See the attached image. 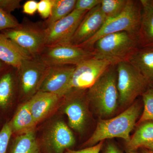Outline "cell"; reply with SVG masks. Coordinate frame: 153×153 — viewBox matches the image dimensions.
Wrapping results in <instances>:
<instances>
[{
    "label": "cell",
    "mask_w": 153,
    "mask_h": 153,
    "mask_svg": "<svg viewBox=\"0 0 153 153\" xmlns=\"http://www.w3.org/2000/svg\"><path fill=\"white\" fill-rule=\"evenodd\" d=\"M141 108L140 103L135 102L115 117L99 120L95 131L85 146H91L104 140L114 138H120L126 143L128 142L131 132L136 125Z\"/></svg>",
    "instance_id": "1"
},
{
    "label": "cell",
    "mask_w": 153,
    "mask_h": 153,
    "mask_svg": "<svg viewBox=\"0 0 153 153\" xmlns=\"http://www.w3.org/2000/svg\"><path fill=\"white\" fill-rule=\"evenodd\" d=\"M114 66L107 69L86 92L88 100L102 118L114 113L118 103L117 73Z\"/></svg>",
    "instance_id": "2"
},
{
    "label": "cell",
    "mask_w": 153,
    "mask_h": 153,
    "mask_svg": "<svg viewBox=\"0 0 153 153\" xmlns=\"http://www.w3.org/2000/svg\"><path fill=\"white\" fill-rule=\"evenodd\" d=\"M138 48L137 37L125 32L112 33L100 38L93 47L95 59L110 61L116 66L127 61Z\"/></svg>",
    "instance_id": "3"
},
{
    "label": "cell",
    "mask_w": 153,
    "mask_h": 153,
    "mask_svg": "<svg viewBox=\"0 0 153 153\" xmlns=\"http://www.w3.org/2000/svg\"><path fill=\"white\" fill-rule=\"evenodd\" d=\"M141 11L140 1L128 0L125 8L120 14L107 20L101 29L93 38L79 47L92 51L94 44L100 38L119 32H127L137 38L140 24Z\"/></svg>",
    "instance_id": "4"
},
{
    "label": "cell",
    "mask_w": 153,
    "mask_h": 153,
    "mask_svg": "<svg viewBox=\"0 0 153 153\" xmlns=\"http://www.w3.org/2000/svg\"><path fill=\"white\" fill-rule=\"evenodd\" d=\"M118 103L121 106L133 104L152 84L138 70L127 61L116 65Z\"/></svg>",
    "instance_id": "5"
},
{
    "label": "cell",
    "mask_w": 153,
    "mask_h": 153,
    "mask_svg": "<svg viewBox=\"0 0 153 153\" xmlns=\"http://www.w3.org/2000/svg\"><path fill=\"white\" fill-rule=\"evenodd\" d=\"M1 33L31 56L40 55L46 47L47 30L42 24L23 22L17 27Z\"/></svg>",
    "instance_id": "6"
},
{
    "label": "cell",
    "mask_w": 153,
    "mask_h": 153,
    "mask_svg": "<svg viewBox=\"0 0 153 153\" xmlns=\"http://www.w3.org/2000/svg\"><path fill=\"white\" fill-rule=\"evenodd\" d=\"M49 66L39 56L24 60L17 69L19 96L30 99L39 91Z\"/></svg>",
    "instance_id": "7"
},
{
    "label": "cell",
    "mask_w": 153,
    "mask_h": 153,
    "mask_svg": "<svg viewBox=\"0 0 153 153\" xmlns=\"http://www.w3.org/2000/svg\"><path fill=\"white\" fill-rule=\"evenodd\" d=\"M92 51L69 44H60L46 46L40 55V58L49 66H76L93 57Z\"/></svg>",
    "instance_id": "8"
},
{
    "label": "cell",
    "mask_w": 153,
    "mask_h": 153,
    "mask_svg": "<svg viewBox=\"0 0 153 153\" xmlns=\"http://www.w3.org/2000/svg\"><path fill=\"white\" fill-rule=\"evenodd\" d=\"M112 66L110 61L94 57L82 61L75 66L66 94L72 91L87 90Z\"/></svg>",
    "instance_id": "9"
},
{
    "label": "cell",
    "mask_w": 153,
    "mask_h": 153,
    "mask_svg": "<svg viewBox=\"0 0 153 153\" xmlns=\"http://www.w3.org/2000/svg\"><path fill=\"white\" fill-rule=\"evenodd\" d=\"M87 12L74 9L68 16L46 29V46L69 44L76 28Z\"/></svg>",
    "instance_id": "10"
},
{
    "label": "cell",
    "mask_w": 153,
    "mask_h": 153,
    "mask_svg": "<svg viewBox=\"0 0 153 153\" xmlns=\"http://www.w3.org/2000/svg\"><path fill=\"white\" fill-rule=\"evenodd\" d=\"M86 90L72 91L63 97L66 98L63 112L68 117V126L79 133L83 130L87 121V111L84 104L87 98Z\"/></svg>",
    "instance_id": "11"
},
{
    "label": "cell",
    "mask_w": 153,
    "mask_h": 153,
    "mask_svg": "<svg viewBox=\"0 0 153 153\" xmlns=\"http://www.w3.org/2000/svg\"><path fill=\"white\" fill-rule=\"evenodd\" d=\"M75 66H49L39 91L55 94L61 98L63 97L67 91Z\"/></svg>",
    "instance_id": "12"
},
{
    "label": "cell",
    "mask_w": 153,
    "mask_h": 153,
    "mask_svg": "<svg viewBox=\"0 0 153 153\" xmlns=\"http://www.w3.org/2000/svg\"><path fill=\"white\" fill-rule=\"evenodd\" d=\"M46 147L53 153H64L74 146L75 138L65 123L57 120L46 131L44 137Z\"/></svg>",
    "instance_id": "13"
},
{
    "label": "cell",
    "mask_w": 153,
    "mask_h": 153,
    "mask_svg": "<svg viewBox=\"0 0 153 153\" xmlns=\"http://www.w3.org/2000/svg\"><path fill=\"white\" fill-rule=\"evenodd\" d=\"M100 5L88 11L76 28L69 44L79 46L93 38L106 21Z\"/></svg>",
    "instance_id": "14"
},
{
    "label": "cell",
    "mask_w": 153,
    "mask_h": 153,
    "mask_svg": "<svg viewBox=\"0 0 153 153\" xmlns=\"http://www.w3.org/2000/svg\"><path fill=\"white\" fill-rule=\"evenodd\" d=\"M19 94L17 69L11 67L0 78V121L12 109Z\"/></svg>",
    "instance_id": "15"
},
{
    "label": "cell",
    "mask_w": 153,
    "mask_h": 153,
    "mask_svg": "<svg viewBox=\"0 0 153 153\" xmlns=\"http://www.w3.org/2000/svg\"><path fill=\"white\" fill-rule=\"evenodd\" d=\"M140 24L137 36L138 48L153 47V0H140Z\"/></svg>",
    "instance_id": "16"
},
{
    "label": "cell",
    "mask_w": 153,
    "mask_h": 153,
    "mask_svg": "<svg viewBox=\"0 0 153 153\" xmlns=\"http://www.w3.org/2000/svg\"><path fill=\"white\" fill-rule=\"evenodd\" d=\"M61 98L55 94L38 91L28 100L30 111L36 123L46 117Z\"/></svg>",
    "instance_id": "17"
},
{
    "label": "cell",
    "mask_w": 153,
    "mask_h": 153,
    "mask_svg": "<svg viewBox=\"0 0 153 153\" xmlns=\"http://www.w3.org/2000/svg\"><path fill=\"white\" fill-rule=\"evenodd\" d=\"M31 57L0 32V60L18 69L24 60Z\"/></svg>",
    "instance_id": "18"
},
{
    "label": "cell",
    "mask_w": 153,
    "mask_h": 153,
    "mask_svg": "<svg viewBox=\"0 0 153 153\" xmlns=\"http://www.w3.org/2000/svg\"><path fill=\"white\" fill-rule=\"evenodd\" d=\"M9 122L12 129L13 136L34 131L37 124L30 111L27 101L18 108Z\"/></svg>",
    "instance_id": "19"
},
{
    "label": "cell",
    "mask_w": 153,
    "mask_h": 153,
    "mask_svg": "<svg viewBox=\"0 0 153 153\" xmlns=\"http://www.w3.org/2000/svg\"><path fill=\"white\" fill-rule=\"evenodd\" d=\"M127 61L153 84V47L137 48Z\"/></svg>",
    "instance_id": "20"
},
{
    "label": "cell",
    "mask_w": 153,
    "mask_h": 153,
    "mask_svg": "<svg viewBox=\"0 0 153 153\" xmlns=\"http://www.w3.org/2000/svg\"><path fill=\"white\" fill-rule=\"evenodd\" d=\"M8 153H41L35 131L15 136Z\"/></svg>",
    "instance_id": "21"
},
{
    "label": "cell",
    "mask_w": 153,
    "mask_h": 153,
    "mask_svg": "<svg viewBox=\"0 0 153 153\" xmlns=\"http://www.w3.org/2000/svg\"><path fill=\"white\" fill-rule=\"evenodd\" d=\"M153 142V121H146L138 125L137 128L127 143L128 151H135Z\"/></svg>",
    "instance_id": "22"
},
{
    "label": "cell",
    "mask_w": 153,
    "mask_h": 153,
    "mask_svg": "<svg viewBox=\"0 0 153 153\" xmlns=\"http://www.w3.org/2000/svg\"><path fill=\"white\" fill-rule=\"evenodd\" d=\"M76 0H54L52 14L42 23L47 29L55 22L68 16L74 10Z\"/></svg>",
    "instance_id": "23"
},
{
    "label": "cell",
    "mask_w": 153,
    "mask_h": 153,
    "mask_svg": "<svg viewBox=\"0 0 153 153\" xmlns=\"http://www.w3.org/2000/svg\"><path fill=\"white\" fill-rule=\"evenodd\" d=\"M128 0H101L100 5L106 20L117 16L122 12Z\"/></svg>",
    "instance_id": "24"
},
{
    "label": "cell",
    "mask_w": 153,
    "mask_h": 153,
    "mask_svg": "<svg viewBox=\"0 0 153 153\" xmlns=\"http://www.w3.org/2000/svg\"><path fill=\"white\" fill-rule=\"evenodd\" d=\"M143 110L136 125L146 121H153V87L152 86L148 88L141 95Z\"/></svg>",
    "instance_id": "25"
},
{
    "label": "cell",
    "mask_w": 153,
    "mask_h": 153,
    "mask_svg": "<svg viewBox=\"0 0 153 153\" xmlns=\"http://www.w3.org/2000/svg\"><path fill=\"white\" fill-rule=\"evenodd\" d=\"M13 132L9 122L3 124L0 130V153H7Z\"/></svg>",
    "instance_id": "26"
},
{
    "label": "cell",
    "mask_w": 153,
    "mask_h": 153,
    "mask_svg": "<svg viewBox=\"0 0 153 153\" xmlns=\"http://www.w3.org/2000/svg\"><path fill=\"white\" fill-rule=\"evenodd\" d=\"M19 25L18 20L12 14L7 13L0 9V32L17 27Z\"/></svg>",
    "instance_id": "27"
},
{
    "label": "cell",
    "mask_w": 153,
    "mask_h": 153,
    "mask_svg": "<svg viewBox=\"0 0 153 153\" xmlns=\"http://www.w3.org/2000/svg\"><path fill=\"white\" fill-rule=\"evenodd\" d=\"M54 0H41L38 2V13L43 19H49L52 14Z\"/></svg>",
    "instance_id": "28"
},
{
    "label": "cell",
    "mask_w": 153,
    "mask_h": 153,
    "mask_svg": "<svg viewBox=\"0 0 153 153\" xmlns=\"http://www.w3.org/2000/svg\"><path fill=\"white\" fill-rule=\"evenodd\" d=\"M21 0H0V9L4 12L11 14L16 9L21 7Z\"/></svg>",
    "instance_id": "29"
},
{
    "label": "cell",
    "mask_w": 153,
    "mask_h": 153,
    "mask_svg": "<svg viewBox=\"0 0 153 153\" xmlns=\"http://www.w3.org/2000/svg\"><path fill=\"white\" fill-rule=\"evenodd\" d=\"M101 0H76L75 10L88 11L100 4Z\"/></svg>",
    "instance_id": "30"
},
{
    "label": "cell",
    "mask_w": 153,
    "mask_h": 153,
    "mask_svg": "<svg viewBox=\"0 0 153 153\" xmlns=\"http://www.w3.org/2000/svg\"><path fill=\"white\" fill-rule=\"evenodd\" d=\"M103 141L100 142L97 144L88 147L80 150L74 151L68 149L64 153H99L103 146Z\"/></svg>",
    "instance_id": "31"
},
{
    "label": "cell",
    "mask_w": 153,
    "mask_h": 153,
    "mask_svg": "<svg viewBox=\"0 0 153 153\" xmlns=\"http://www.w3.org/2000/svg\"><path fill=\"white\" fill-rule=\"evenodd\" d=\"M38 2L35 0L27 1L23 6V12L27 15L33 16L38 10Z\"/></svg>",
    "instance_id": "32"
},
{
    "label": "cell",
    "mask_w": 153,
    "mask_h": 153,
    "mask_svg": "<svg viewBox=\"0 0 153 153\" xmlns=\"http://www.w3.org/2000/svg\"><path fill=\"white\" fill-rule=\"evenodd\" d=\"M104 153H122L118 148L112 143L108 144Z\"/></svg>",
    "instance_id": "33"
},
{
    "label": "cell",
    "mask_w": 153,
    "mask_h": 153,
    "mask_svg": "<svg viewBox=\"0 0 153 153\" xmlns=\"http://www.w3.org/2000/svg\"><path fill=\"white\" fill-rule=\"evenodd\" d=\"M11 66L0 60V78L10 68Z\"/></svg>",
    "instance_id": "34"
},
{
    "label": "cell",
    "mask_w": 153,
    "mask_h": 153,
    "mask_svg": "<svg viewBox=\"0 0 153 153\" xmlns=\"http://www.w3.org/2000/svg\"><path fill=\"white\" fill-rule=\"evenodd\" d=\"M139 149L140 150L138 152H136L137 153H153L152 151L146 148H140Z\"/></svg>",
    "instance_id": "35"
},
{
    "label": "cell",
    "mask_w": 153,
    "mask_h": 153,
    "mask_svg": "<svg viewBox=\"0 0 153 153\" xmlns=\"http://www.w3.org/2000/svg\"><path fill=\"white\" fill-rule=\"evenodd\" d=\"M142 148H146V149L152 151L153 152V142H151L150 143H149L145 145Z\"/></svg>",
    "instance_id": "36"
},
{
    "label": "cell",
    "mask_w": 153,
    "mask_h": 153,
    "mask_svg": "<svg viewBox=\"0 0 153 153\" xmlns=\"http://www.w3.org/2000/svg\"><path fill=\"white\" fill-rule=\"evenodd\" d=\"M127 153H137L136 151H127Z\"/></svg>",
    "instance_id": "37"
},
{
    "label": "cell",
    "mask_w": 153,
    "mask_h": 153,
    "mask_svg": "<svg viewBox=\"0 0 153 153\" xmlns=\"http://www.w3.org/2000/svg\"><path fill=\"white\" fill-rule=\"evenodd\" d=\"M3 124H2L1 122L0 121V130H1V128H2V127Z\"/></svg>",
    "instance_id": "38"
}]
</instances>
